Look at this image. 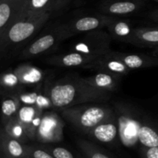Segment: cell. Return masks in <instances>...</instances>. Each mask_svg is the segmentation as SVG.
Returning <instances> with one entry per match:
<instances>
[{
    "instance_id": "6da1fadb",
    "label": "cell",
    "mask_w": 158,
    "mask_h": 158,
    "mask_svg": "<svg viewBox=\"0 0 158 158\" xmlns=\"http://www.w3.org/2000/svg\"><path fill=\"white\" fill-rule=\"evenodd\" d=\"M48 95L52 106L59 109L87 103H100L110 99L109 92L94 87L84 78L75 77L54 83L49 88Z\"/></svg>"
},
{
    "instance_id": "7a4b0ae2",
    "label": "cell",
    "mask_w": 158,
    "mask_h": 158,
    "mask_svg": "<svg viewBox=\"0 0 158 158\" xmlns=\"http://www.w3.org/2000/svg\"><path fill=\"white\" fill-rule=\"evenodd\" d=\"M61 114L66 121L86 134L99 123L115 115L110 107L104 105H78L63 108Z\"/></svg>"
},
{
    "instance_id": "3957f363",
    "label": "cell",
    "mask_w": 158,
    "mask_h": 158,
    "mask_svg": "<svg viewBox=\"0 0 158 158\" xmlns=\"http://www.w3.org/2000/svg\"><path fill=\"white\" fill-rule=\"evenodd\" d=\"M50 15L51 12H46L40 15L27 16L15 22L4 35L0 37L2 51L9 45L20 43L32 37L46 24Z\"/></svg>"
},
{
    "instance_id": "277c9868",
    "label": "cell",
    "mask_w": 158,
    "mask_h": 158,
    "mask_svg": "<svg viewBox=\"0 0 158 158\" xmlns=\"http://www.w3.org/2000/svg\"><path fill=\"white\" fill-rule=\"evenodd\" d=\"M111 35L103 30L85 32L83 36L70 48L71 51L82 52L98 59L111 52Z\"/></svg>"
},
{
    "instance_id": "5b68a950",
    "label": "cell",
    "mask_w": 158,
    "mask_h": 158,
    "mask_svg": "<svg viewBox=\"0 0 158 158\" xmlns=\"http://www.w3.org/2000/svg\"><path fill=\"white\" fill-rule=\"evenodd\" d=\"M113 19H114L111 17L106 16L82 17L58 26L56 31L59 34L60 41L61 42L77 34L85 33L106 26Z\"/></svg>"
},
{
    "instance_id": "8992f818",
    "label": "cell",
    "mask_w": 158,
    "mask_h": 158,
    "mask_svg": "<svg viewBox=\"0 0 158 158\" xmlns=\"http://www.w3.org/2000/svg\"><path fill=\"white\" fill-rule=\"evenodd\" d=\"M64 123L56 113H43L40 123L35 140L43 143H56L63 140Z\"/></svg>"
},
{
    "instance_id": "52a82bcc",
    "label": "cell",
    "mask_w": 158,
    "mask_h": 158,
    "mask_svg": "<svg viewBox=\"0 0 158 158\" xmlns=\"http://www.w3.org/2000/svg\"><path fill=\"white\" fill-rule=\"evenodd\" d=\"M27 0H0V37L12 24L26 18Z\"/></svg>"
},
{
    "instance_id": "ba28073f",
    "label": "cell",
    "mask_w": 158,
    "mask_h": 158,
    "mask_svg": "<svg viewBox=\"0 0 158 158\" xmlns=\"http://www.w3.org/2000/svg\"><path fill=\"white\" fill-rule=\"evenodd\" d=\"M118 123L119 137L124 146L134 147L138 140V133L142 123L140 120L127 111L121 110L117 117Z\"/></svg>"
},
{
    "instance_id": "9c48e42d",
    "label": "cell",
    "mask_w": 158,
    "mask_h": 158,
    "mask_svg": "<svg viewBox=\"0 0 158 158\" xmlns=\"http://www.w3.org/2000/svg\"><path fill=\"white\" fill-rule=\"evenodd\" d=\"M43 114V111L35 106L24 105L19 108L15 115L24 127L30 140H35V134L41 122Z\"/></svg>"
},
{
    "instance_id": "30bf717a",
    "label": "cell",
    "mask_w": 158,
    "mask_h": 158,
    "mask_svg": "<svg viewBox=\"0 0 158 158\" xmlns=\"http://www.w3.org/2000/svg\"><path fill=\"white\" fill-rule=\"evenodd\" d=\"M84 68L110 73L120 77L127 75L131 71L129 68L127 67L120 60L115 56L113 51L103 56L100 57L96 61L86 65Z\"/></svg>"
},
{
    "instance_id": "8fae6325",
    "label": "cell",
    "mask_w": 158,
    "mask_h": 158,
    "mask_svg": "<svg viewBox=\"0 0 158 158\" xmlns=\"http://www.w3.org/2000/svg\"><path fill=\"white\" fill-rule=\"evenodd\" d=\"M0 140L2 158H30L29 146L11 137L5 129L2 130Z\"/></svg>"
},
{
    "instance_id": "7c38bea8",
    "label": "cell",
    "mask_w": 158,
    "mask_h": 158,
    "mask_svg": "<svg viewBox=\"0 0 158 158\" xmlns=\"http://www.w3.org/2000/svg\"><path fill=\"white\" fill-rule=\"evenodd\" d=\"M118 123L115 115L93 128L88 134L90 138L103 143L114 141L118 136Z\"/></svg>"
},
{
    "instance_id": "4fadbf2b",
    "label": "cell",
    "mask_w": 158,
    "mask_h": 158,
    "mask_svg": "<svg viewBox=\"0 0 158 158\" xmlns=\"http://www.w3.org/2000/svg\"><path fill=\"white\" fill-rule=\"evenodd\" d=\"M97 59L90 56L82 52L71 51L66 54L54 56L46 60L49 64L63 67H73V66H82L85 67L86 65L96 61Z\"/></svg>"
},
{
    "instance_id": "5bb4252c",
    "label": "cell",
    "mask_w": 158,
    "mask_h": 158,
    "mask_svg": "<svg viewBox=\"0 0 158 158\" xmlns=\"http://www.w3.org/2000/svg\"><path fill=\"white\" fill-rule=\"evenodd\" d=\"M59 42H60L59 34L56 29L55 32L52 33L46 34L29 45L26 49H25L22 52L19 58L29 59L36 56L50 49Z\"/></svg>"
},
{
    "instance_id": "9a60e30c",
    "label": "cell",
    "mask_w": 158,
    "mask_h": 158,
    "mask_svg": "<svg viewBox=\"0 0 158 158\" xmlns=\"http://www.w3.org/2000/svg\"><path fill=\"white\" fill-rule=\"evenodd\" d=\"M106 27L109 30L110 35L112 38L135 45L134 28L131 26L130 23L113 19Z\"/></svg>"
},
{
    "instance_id": "2e32d148",
    "label": "cell",
    "mask_w": 158,
    "mask_h": 158,
    "mask_svg": "<svg viewBox=\"0 0 158 158\" xmlns=\"http://www.w3.org/2000/svg\"><path fill=\"white\" fill-rule=\"evenodd\" d=\"M114 55L130 69L151 67L158 65V60L142 54L121 53L114 52Z\"/></svg>"
},
{
    "instance_id": "e0dca14e",
    "label": "cell",
    "mask_w": 158,
    "mask_h": 158,
    "mask_svg": "<svg viewBox=\"0 0 158 158\" xmlns=\"http://www.w3.org/2000/svg\"><path fill=\"white\" fill-rule=\"evenodd\" d=\"M120 77V76L115 74L99 71L95 75L84 79L94 87L103 91L110 92L117 88Z\"/></svg>"
},
{
    "instance_id": "ac0fdd59",
    "label": "cell",
    "mask_w": 158,
    "mask_h": 158,
    "mask_svg": "<svg viewBox=\"0 0 158 158\" xmlns=\"http://www.w3.org/2000/svg\"><path fill=\"white\" fill-rule=\"evenodd\" d=\"M22 84L32 85L40 83L43 73L40 69L32 66H22L14 70Z\"/></svg>"
},
{
    "instance_id": "d6986e66",
    "label": "cell",
    "mask_w": 158,
    "mask_h": 158,
    "mask_svg": "<svg viewBox=\"0 0 158 158\" xmlns=\"http://www.w3.org/2000/svg\"><path fill=\"white\" fill-rule=\"evenodd\" d=\"M134 37L137 46H158V28L134 29Z\"/></svg>"
},
{
    "instance_id": "ffe728a7",
    "label": "cell",
    "mask_w": 158,
    "mask_h": 158,
    "mask_svg": "<svg viewBox=\"0 0 158 158\" xmlns=\"http://www.w3.org/2000/svg\"><path fill=\"white\" fill-rule=\"evenodd\" d=\"M139 7L136 2L131 0L117 1L106 5L103 7V12L113 15H127L135 12Z\"/></svg>"
},
{
    "instance_id": "44dd1931",
    "label": "cell",
    "mask_w": 158,
    "mask_h": 158,
    "mask_svg": "<svg viewBox=\"0 0 158 158\" xmlns=\"http://www.w3.org/2000/svg\"><path fill=\"white\" fill-rule=\"evenodd\" d=\"M54 0H27L26 6V18L30 15L52 12Z\"/></svg>"
},
{
    "instance_id": "7402d4cb",
    "label": "cell",
    "mask_w": 158,
    "mask_h": 158,
    "mask_svg": "<svg viewBox=\"0 0 158 158\" xmlns=\"http://www.w3.org/2000/svg\"><path fill=\"white\" fill-rule=\"evenodd\" d=\"M5 131L11 137H14L23 143L29 140L24 127L22 125L16 116L12 117L10 120H9V121L5 123Z\"/></svg>"
},
{
    "instance_id": "603a6c76",
    "label": "cell",
    "mask_w": 158,
    "mask_h": 158,
    "mask_svg": "<svg viewBox=\"0 0 158 158\" xmlns=\"http://www.w3.org/2000/svg\"><path fill=\"white\" fill-rule=\"evenodd\" d=\"M138 140L144 148L158 147V133L151 127L142 124L138 133Z\"/></svg>"
},
{
    "instance_id": "cb8c5ba5",
    "label": "cell",
    "mask_w": 158,
    "mask_h": 158,
    "mask_svg": "<svg viewBox=\"0 0 158 158\" xmlns=\"http://www.w3.org/2000/svg\"><path fill=\"white\" fill-rule=\"evenodd\" d=\"M20 108V100L17 97L5 99L2 103V113L5 123L16 115Z\"/></svg>"
},
{
    "instance_id": "d4e9b609",
    "label": "cell",
    "mask_w": 158,
    "mask_h": 158,
    "mask_svg": "<svg viewBox=\"0 0 158 158\" xmlns=\"http://www.w3.org/2000/svg\"><path fill=\"white\" fill-rule=\"evenodd\" d=\"M77 144L86 158H111L90 142L85 140H78Z\"/></svg>"
},
{
    "instance_id": "484cf974",
    "label": "cell",
    "mask_w": 158,
    "mask_h": 158,
    "mask_svg": "<svg viewBox=\"0 0 158 158\" xmlns=\"http://www.w3.org/2000/svg\"><path fill=\"white\" fill-rule=\"evenodd\" d=\"M55 158H75L73 154L67 149L60 147H43Z\"/></svg>"
},
{
    "instance_id": "4316f807",
    "label": "cell",
    "mask_w": 158,
    "mask_h": 158,
    "mask_svg": "<svg viewBox=\"0 0 158 158\" xmlns=\"http://www.w3.org/2000/svg\"><path fill=\"white\" fill-rule=\"evenodd\" d=\"M29 153L30 158H55L43 147L29 146Z\"/></svg>"
},
{
    "instance_id": "83f0119b",
    "label": "cell",
    "mask_w": 158,
    "mask_h": 158,
    "mask_svg": "<svg viewBox=\"0 0 158 158\" xmlns=\"http://www.w3.org/2000/svg\"><path fill=\"white\" fill-rule=\"evenodd\" d=\"M20 83L18 77L15 73H6L2 77V86L6 87H13V86H18Z\"/></svg>"
},
{
    "instance_id": "f1b7e54d",
    "label": "cell",
    "mask_w": 158,
    "mask_h": 158,
    "mask_svg": "<svg viewBox=\"0 0 158 158\" xmlns=\"http://www.w3.org/2000/svg\"><path fill=\"white\" fill-rule=\"evenodd\" d=\"M40 92H32L29 94H21L19 97L20 103H23L24 105H29V106H35L36 103L37 98Z\"/></svg>"
},
{
    "instance_id": "f546056e",
    "label": "cell",
    "mask_w": 158,
    "mask_h": 158,
    "mask_svg": "<svg viewBox=\"0 0 158 158\" xmlns=\"http://www.w3.org/2000/svg\"><path fill=\"white\" fill-rule=\"evenodd\" d=\"M143 158H158V147L143 148Z\"/></svg>"
},
{
    "instance_id": "4dcf8cb0",
    "label": "cell",
    "mask_w": 158,
    "mask_h": 158,
    "mask_svg": "<svg viewBox=\"0 0 158 158\" xmlns=\"http://www.w3.org/2000/svg\"><path fill=\"white\" fill-rule=\"evenodd\" d=\"M69 2V0H54L53 7H52V12L63 8L66 3Z\"/></svg>"
},
{
    "instance_id": "1f68e13d",
    "label": "cell",
    "mask_w": 158,
    "mask_h": 158,
    "mask_svg": "<svg viewBox=\"0 0 158 158\" xmlns=\"http://www.w3.org/2000/svg\"><path fill=\"white\" fill-rule=\"evenodd\" d=\"M150 15H151V18L153 20H154V21L157 22L158 23V9H156V10L153 11Z\"/></svg>"
},
{
    "instance_id": "d6a6232c",
    "label": "cell",
    "mask_w": 158,
    "mask_h": 158,
    "mask_svg": "<svg viewBox=\"0 0 158 158\" xmlns=\"http://www.w3.org/2000/svg\"><path fill=\"white\" fill-rule=\"evenodd\" d=\"M154 53H155V55L158 56V48H157V49H156V50L154 51Z\"/></svg>"
},
{
    "instance_id": "836d02e7",
    "label": "cell",
    "mask_w": 158,
    "mask_h": 158,
    "mask_svg": "<svg viewBox=\"0 0 158 158\" xmlns=\"http://www.w3.org/2000/svg\"><path fill=\"white\" fill-rule=\"evenodd\" d=\"M157 2H158V0H157Z\"/></svg>"
}]
</instances>
